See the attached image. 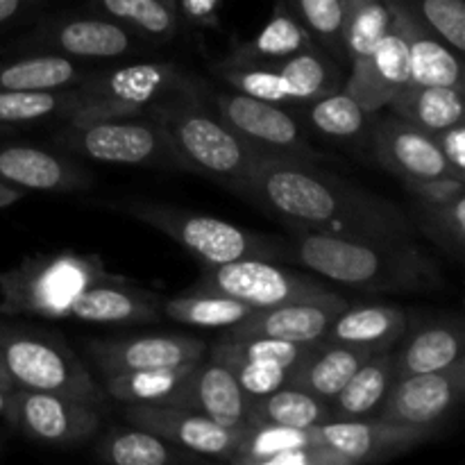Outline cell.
Returning <instances> with one entry per match:
<instances>
[{"label":"cell","instance_id":"6da1fadb","mask_svg":"<svg viewBox=\"0 0 465 465\" xmlns=\"http://www.w3.org/2000/svg\"><path fill=\"white\" fill-rule=\"evenodd\" d=\"M245 200L289 230L354 241H413L416 234L411 216L393 200L313 163L259 157Z\"/></svg>","mask_w":465,"mask_h":465},{"label":"cell","instance_id":"7a4b0ae2","mask_svg":"<svg viewBox=\"0 0 465 465\" xmlns=\"http://www.w3.org/2000/svg\"><path fill=\"white\" fill-rule=\"evenodd\" d=\"M286 254L325 280L371 293H431L445 286L430 252L413 241H354L291 230Z\"/></svg>","mask_w":465,"mask_h":465},{"label":"cell","instance_id":"3957f363","mask_svg":"<svg viewBox=\"0 0 465 465\" xmlns=\"http://www.w3.org/2000/svg\"><path fill=\"white\" fill-rule=\"evenodd\" d=\"M209 91L207 82L177 91L150 104L143 114L166 132L184 173L207 177L245 198L259 154L213 112Z\"/></svg>","mask_w":465,"mask_h":465},{"label":"cell","instance_id":"277c9868","mask_svg":"<svg viewBox=\"0 0 465 465\" xmlns=\"http://www.w3.org/2000/svg\"><path fill=\"white\" fill-rule=\"evenodd\" d=\"M100 207L130 216L153 230L162 232L168 239L193 254L203 266L239 262V259H282L286 245L272 236L257 234L234 223L221 218L189 212L175 204L154 203V200H100Z\"/></svg>","mask_w":465,"mask_h":465},{"label":"cell","instance_id":"5b68a950","mask_svg":"<svg viewBox=\"0 0 465 465\" xmlns=\"http://www.w3.org/2000/svg\"><path fill=\"white\" fill-rule=\"evenodd\" d=\"M107 271L98 254H35L0 271V316L66 321L73 304Z\"/></svg>","mask_w":465,"mask_h":465},{"label":"cell","instance_id":"8992f818","mask_svg":"<svg viewBox=\"0 0 465 465\" xmlns=\"http://www.w3.org/2000/svg\"><path fill=\"white\" fill-rule=\"evenodd\" d=\"M62 153L114 166H148L184 171L166 132L148 114L68 116L53 134Z\"/></svg>","mask_w":465,"mask_h":465},{"label":"cell","instance_id":"52a82bcc","mask_svg":"<svg viewBox=\"0 0 465 465\" xmlns=\"http://www.w3.org/2000/svg\"><path fill=\"white\" fill-rule=\"evenodd\" d=\"M0 354L16 389L66 395L103 407L104 391L62 336L0 321Z\"/></svg>","mask_w":465,"mask_h":465},{"label":"cell","instance_id":"ba28073f","mask_svg":"<svg viewBox=\"0 0 465 465\" xmlns=\"http://www.w3.org/2000/svg\"><path fill=\"white\" fill-rule=\"evenodd\" d=\"M200 84H204V80L168 59L89 68V73L73 86L77 98L73 116L143 114L150 104L166 95Z\"/></svg>","mask_w":465,"mask_h":465},{"label":"cell","instance_id":"9c48e42d","mask_svg":"<svg viewBox=\"0 0 465 465\" xmlns=\"http://www.w3.org/2000/svg\"><path fill=\"white\" fill-rule=\"evenodd\" d=\"M348 62L334 57L321 45L302 50L268 68L212 66L227 89L298 112L302 104L345 86Z\"/></svg>","mask_w":465,"mask_h":465},{"label":"cell","instance_id":"30bf717a","mask_svg":"<svg viewBox=\"0 0 465 465\" xmlns=\"http://www.w3.org/2000/svg\"><path fill=\"white\" fill-rule=\"evenodd\" d=\"M148 50L141 36L98 12H62L36 21L9 53H50L82 64L114 62Z\"/></svg>","mask_w":465,"mask_h":465},{"label":"cell","instance_id":"8fae6325","mask_svg":"<svg viewBox=\"0 0 465 465\" xmlns=\"http://www.w3.org/2000/svg\"><path fill=\"white\" fill-rule=\"evenodd\" d=\"M209 103L259 157L322 166V153L313 148L307 127L291 109L232 89L209 91Z\"/></svg>","mask_w":465,"mask_h":465},{"label":"cell","instance_id":"7c38bea8","mask_svg":"<svg viewBox=\"0 0 465 465\" xmlns=\"http://www.w3.org/2000/svg\"><path fill=\"white\" fill-rule=\"evenodd\" d=\"M193 289L230 295L252 309L275 307L295 300L327 298L336 293L316 277L277 266L272 259H239L221 266H204Z\"/></svg>","mask_w":465,"mask_h":465},{"label":"cell","instance_id":"4fadbf2b","mask_svg":"<svg viewBox=\"0 0 465 465\" xmlns=\"http://www.w3.org/2000/svg\"><path fill=\"white\" fill-rule=\"evenodd\" d=\"M5 420L35 443L68 448L98 434L100 409L66 395L14 389Z\"/></svg>","mask_w":465,"mask_h":465},{"label":"cell","instance_id":"5bb4252c","mask_svg":"<svg viewBox=\"0 0 465 465\" xmlns=\"http://www.w3.org/2000/svg\"><path fill=\"white\" fill-rule=\"evenodd\" d=\"M465 398V359L450 368L395 377L375 418L400 425L440 430Z\"/></svg>","mask_w":465,"mask_h":465},{"label":"cell","instance_id":"9a60e30c","mask_svg":"<svg viewBox=\"0 0 465 465\" xmlns=\"http://www.w3.org/2000/svg\"><path fill=\"white\" fill-rule=\"evenodd\" d=\"M439 430L430 427L400 425L381 418H359V420H330L316 427L318 443L327 445L345 459L348 465L375 463L411 452L434 439Z\"/></svg>","mask_w":465,"mask_h":465},{"label":"cell","instance_id":"2e32d148","mask_svg":"<svg viewBox=\"0 0 465 465\" xmlns=\"http://www.w3.org/2000/svg\"><path fill=\"white\" fill-rule=\"evenodd\" d=\"M372 159L386 173L402 180H431V177H457L465 175L454 171L440 154L434 136L418 130L411 123L402 121L395 114L377 116L371 134Z\"/></svg>","mask_w":465,"mask_h":465},{"label":"cell","instance_id":"e0dca14e","mask_svg":"<svg viewBox=\"0 0 465 465\" xmlns=\"http://www.w3.org/2000/svg\"><path fill=\"white\" fill-rule=\"evenodd\" d=\"M125 420L162 436L186 452L221 461H230L241 439V431L227 430L193 409L173 404H127Z\"/></svg>","mask_w":465,"mask_h":465},{"label":"cell","instance_id":"ac0fdd59","mask_svg":"<svg viewBox=\"0 0 465 465\" xmlns=\"http://www.w3.org/2000/svg\"><path fill=\"white\" fill-rule=\"evenodd\" d=\"M209 345L186 334H145L94 339L86 343V354L104 375H118L148 368L184 366L204 359Z\"/></svg>","mask_w":465,"mask_h":465},{"label":"cell","instance_id":"d6986e66","mask_svg":"<svg viewBox=\"0 0 465 465\" xmlns=\"http://www.w3.org/2000/svg\"><path fill=\"white\" fill-rule=\"evenodd\" d=\"M348 307L339 293L316 300H295L275 307L254 309L248 318L225 330L230 339H280L289 343H316L325 336L327 327Z\"/></svg>","mask_w":465,"mask_h":465},{"label":"cell","instance_id":"ffe728a7","mask_svg":"<svg viewBox=\"0 0 465 465\" xmlns=\"http://www.w3.org/2000/svg\"><path fill=\"white\" fill-rule=\"evenodd\" d=\"M0 180L35 193H80L94 186V175L66 153L27 143H0Z\"/></svg>","mask_w":465,"mask_h":465},{"label":"cell","instance_id":"44dd1931","mask_svg":"<svg viewBox=\"0 0 465 465\" xmlns=\"http://www.w3.org/2000/svg\"><path fill=\"white\" fill-rule=\"evenodd\" d=\"M409 84V48L402 30L391 21L380 44L348 71L343 89L359 100L366 112L380 114L398 91Z\"/></svg>","mask_w":465,"mask_h":465},{"label":"cell","instance_id":"7402d4cb","mask_svg":"<svg viewBox=\"0 0 465 465\" xmlns=\"http://www.w3.org/2000/svg\"><path fill=\"white\" fill-rule=\"evenodd\" d=\"M162 304L154 293L112 272L77 298L71 318L94 325H145L163 316Z\"/></svg>","mask_w":465,"mask_h":465},{"label":"cell","instance_id":"603a6c76","mask_svg":"<svg viewBox=\"0 0 465 465\" xmlns=\"http://www.w3.org/2000/svg\"><path fill=\"white\" fill-rule=\"evenodd\" d=\"M389 5L391 21H395L407 39L409 48V82L411 84H434L454 86L465 91L461 54L445 44L431 27L418 21L409 9L393 0H384Z\"/></svg>","mask_w":465,"mask_h":465},{"label":"cell","instance_id":"cb8c5ba5","mask_svg":"<svg viewBox=\"0 0 465 465\" xmlns=\"http://www.w3.org/2000/svg\"><path fill=\"white\" fill-rule=\"evenodd\" d=\"M180 407L193 409L227 430L243 431L250 422V400L227 366L207 357L195 363Z\"/></svg>","mask_w":465,"mask_h":465},{"label":"cell","instance_id":"d4e9b609","mask_svg":"<svg viewBox=\"0 0 465 465\" xmlns=\"http://www.w3.org/2000/svg\"><path fill=\"white\" fill-rule=\"evenodd\" d=\"M318 45L307 27L277 0L271 21L252 39L232 45L230 53L213 66L223 68H268L302 50Z\"/></svg>","mask_w":465,"mask_h":465},{"label":"cell","instance_id":"484cf974","mask_svg":"<svg viewBox=\"0 0 465 465\" xmlns=\"http://www.w3.org/2000/svg\"><path fill=\"white\" fill-rule=\"evenodd\" d=\"M375 352H380V350L371 348V345H345L318 341V343L312 345L307 357L291 372L289 386L302 389L330 402L348 384L350 377Z\"/></svg>","mask_w":465,"mask_h":465},{"label":"cell","instance_id":"4316f807","mask_svg":"<svg viewBox=\"0 0 465 465\" xmlns=\"http://www.w3.org/2000/svg\"><path fill=\"white\" fill-rule=\"evenodd\" d=\"M307 132L350 148H368L377 114L366 112L345 89L331 91L295 112Z\"/></svg>","mask_w":465,"mask_h":465},{"label":"cell","instance_id":"83f0119b","mask_svg":"<svg viewBox=\"0 0 465 465\" xmlns=\"http://www.w3.org/2000/svg\"><path fill=\"white\" fill-rule=\"evenodd\" d=\"M398 345L400 350H393L395 377L443 371L463 359V325L457 318L427 322L411 336L404 334Z\"/></svg>","mask_w":465,"mask_h":465},{"label":"cell","instance_id":"f1b7e54d","mask_svg":"<svg viewBox=\"0 0 465 465\" xmlns=\"http://www.w3.org/2000/svg\"><path fill=\"white\" fill-rule=\"evenodd\" d=\"M409 330L407 313L391 304H357L345 307L327 327L321 341L345 345H371L393 350Z\"/></svg>","mask_w":465,"mask_h":465},{"label":"cell","instance_id":"f546056e","mask_svg":"<svg viewBox=\"0 0 465 465\" xmlns=\"http://www.w3.org/2000/svg\"><path fill=\"white\" fill-rule=\"evenodd\" d=\"M89 73L75 59L50 53H9L0 57V91L73 89Z\"/></svg>","mask_w":465,"mask_h":465},{"label":"cell","instance_id":"4dcf8cb0","mask_svg":"<svg viewBox=\"0 0 465 465\" xmlns=\"http://www.w3.org/2000/svg\"><path fill=\"white\" fill-rule=\"evenodd\" d=\"M91 9L114 18L148 45L177 39L184 30L177 0H89Z\"/></svg>","mask_w":465,"mask_h":465},{"label":"cell","instance_id":"1f68e13d","mask_svg":"<svg viewBox=\"0 0 465 465\" xmlns=\"http://www.w3.org/2000/svg\"><path fill=\"white\" fill-rule=\"evenodd\" d=\"M463 89L434 84H404L389 103L391 114L427 134L463 123Z\"/></svg>","mask_w":465,"mask_h":465},{"label":"cell","instance_id":"d6a6232c","mask_svg":"<svg viewBox=\"0 0 465 465\" xmlns=\"http://www.w3.org/2000/svg\"><path fill=\"white\" fill-rule=\"evenodd\" d=\"M195 363L104 375L103 391L104 395L123 404H173V407H180Z\"/></svg>","mask_w":465,"mask_h":465},{"label":"cell","instance_id":"836d02e7","mask_svg":"<svg viewBox=\"0 0 465 465\" xmlns=\"http://www.w3.org/2000/svg\"><path fill=\"white\" fill-rule=\"evenodd\" d=\"M393 380V350H380L330 400L331 420L372 418Z\"/></svg>","mask_w":465,"mask_h":465},{"label":"cell","instance_id":"e575fe53","mask_svg":"<svg viewBox=\"0 0 465 465\" xmlns=\"http://www.w3.org/2000/svg\"><path fill=\"white\" fill-rule=\"evenodd\" d=\"M95 459L112 465H173L198 461V454L168 443L141 427H114L94 448Z\"/></svg>","mask_w":465,"mask_h":465},{"label":"cell","instance_id":"d590c367","mask_svg":"<svg viewBox=\"0 0 465 465\" xmlns=\"http://www.w3.org/2000/svg\"><path fill=\"white\" fill-rule=\"evenodd\" d=\"M163 316L182 325L203 327V330H230L236 322L254 312L250 304L216 291H200L191 286L186 293L163 300Z\"/></svg>","mask_w":465,"mask_h":465},{"label":"cell","instance_id":"8d00e7d4","mask_svg":"<svg viewBox=\"0 0 465 465\" xmlns=\"http://www.w3.org/2000/svg\"><path fill=\"white\" fill-rule=\"evenodd\" d=\"M250 420L272 422V425L298 427V430H309V427L325 425L331 420L330 402L316 398L295 386H282L263 398L250 400Z\"/></svg>","mask_w":465,"mask_h":465},{"label":"cell","instance_id":"74e56055","mask_svg":"<svg viewBox=\"0 0 465 465\" xmlns=\"http://www.w3.org/2000/svg\"><path fill=\"white\" fill-rule=\"evenodd\" d=\"M391 25L384 0H341V44L348 66L361 62Z\"/></svg>","mask_w":465,"mask_h":465},{"label":"cell","instance_id":"f35d334b","mask_svg":"<svg viewBox=\"0 0 465 465\" xmlns=\"http://www.w3.org/2000/svg\"><path fill=\"white\" fill-rule=\"evenodd\" d=\"M316 427L298 430V427L272 425V422L250 420L241 431L239 445L227 463L234 465H268L272 457L295 448L316 445Z\"/></svg>","mask_w":465,"mask_h":465},{"label":"cell","instance_id":"ab89813d","mask_svg":"<svg viewBox=\"0 0 465 465\" xmlns=\"http://www.w3.org/2000/svg\"><path fill=\"white\" fill-rule=\"evenodd\" d=\"M77 107L75 91H0V125L18 127L45 121H64Z\"/></svg>","mask_w":465,"mask_h":465},{"label":"cell","instance_id":"60d3db41","mask_svg":"<svg viewBox=\"0 0 465 465\" xmlns=\"http://www.w3.org/2000/svg\"><path fill=\"white\" fill-rule=\"evenodd\" d=\"M411 223L436 248L448 257L463 262L465 254V195L448 203H416L411 207Z\"/></svg>","mask_w":465,"mask_h":465},{"label":"cell","instance_id":"b9f144b4","mask_svg":"<svg viewBox=\"0 0 465 465\" xmlns=\"http://www.w3.org/2000/svg\"><path fill=\"white\" fill-rule=\"evenodd\" d=\"M280 3L307 27L322 50L348 62L341 44V0H280Z\"/></svg>","mask_w":465,"mask_h":465},{"label":"cell","instance_id":"7bdbcfd3","mask_svg":"<svg viewBox=\"0 0 465 465\" xmlns=\"http://www.w3.org/2000/svg\"><path fill=\"white\" fill-rule=\"evenodd\" d=\"M436 32L459 54L465 50V0H393Z\"/></svg>","mask_w":465,"mask_h":465},{"label":"cell","instance_id":"ee69618b","mask_svg":"<svg viewBox=\"0 0 465 465\" xmlns=\"http://www.w3.org/2000/svg\"><path fill=\"white\" fill-rule=\"evenodd\" d=\"M232 371L236 377L239 386L248 400L263 398V395L272 393V391L282 389L289 384L291 371L282 366H271V363H254V361H230L223 363Z\"/></svg>","mask_w":465,"mask_h":465},{"label":"cell","instance_id":"f6af8a7d","mask_svg":"<svg viewBox=\"0 0 465 465\" xmlns=\"http://www.w3.org/2000/svg\"><path fill=\"white\" fill-rule=\"evenodd\" d=\"M404 189L416 203H448L465 195V180L431 177V180H402Z\"/></svg>","mask_w":465,"mask_h":465},{"label":"cell","instance_id":"bcb514c9","mask_svg":"<svg viewBox=\"0 0 465 465\" xmlns=\"http://www.w3.org/2000/svg\"><path fill=\"white\" fill-rule=\"evenodd\" d=\"M434 143L439 145L440 154H443L445 162L454 168L457 173L465 175V127L463 123L457 125H450L445 130L436 132Z\"/></svg>","mask_w":465,"mask_h":465},{"label":"cell","instance_id":"7dc6e473","mask_svg":"<svg viewBox=\"0 0 465 465\" xmlns=\"http://www.w3.org/2000/svg\"><path fill=\"white\" fill-rule=\"evenodd\" d=\"M180 3L182 18L189 27H204L216 30L221 25V5L223 0H177Z\"/></svg>","mask_w":465,"mask_h":465},{"label":"cell","instance_id":"c3c4849f","mask_svg":"<svg viewBox=\"0 0 465 465\" xmlns=\"http://www.w3.org/2000/svg\"><path fill=\"white\" fill-rule=\"evenodd\" d=\"M48 0H0V30L39 9Z\"/></svg>","mask_w":465,"mask_h":465},{"label":"cell","instance_id":"681fc988","mask_svg":"<svg viewBox=\"0 0 465 465\" xmlns=\"http://www.w3.org/2000/svg\"><path fill=\"white\" fill-rule=\"evenodd\" d=\"M25 191L16 189V186L7 184L5 180H0V209H7L12 207V204H16L18 200L25 198Z\"/></svg>","mask_w":465,"mask_h":465},{"label":"cell","instance_id":"f907efd6","mask_svg":"<svg viewBox=\"0 0 465 465\" xmlns=\"http://www.w3.org/2000/svg\"><path fill=\"white\" fill-rule=\"evenodd\" d=\"M14 389H16V386H14L12 377H9L7 366H5L3 354H0V391H14Z\"/></svg>","mask_w":465,"mask_h":465},{"label":"cell","instance_id":"816d5d0a","mask_svg":"<svg viewBox=\"0 0 465 465\" xmlns=\"http://www.w3.org/2000/svg\"><path fill=\"white\" fill-rule=\"evenodd\" d=\"M9 395H12V391H0V420H3V418H7Z\"/></svg>","mask_w":465,"mask_h":465},{"label":"cell","instance_id":"f5cc1de1","mask_svg":"<svg viewBox=\"0 0 465 465\" xmlns=\"http://www.w3.org/2000/svg\"><path fill=\"white\" fill-rule=\"evenodd\" d=\"M14 132H16V127L0 125V139H3V136H9V134H14Z\"/></svg>","mask_w":465,"mask_h":465}]
</instances>
